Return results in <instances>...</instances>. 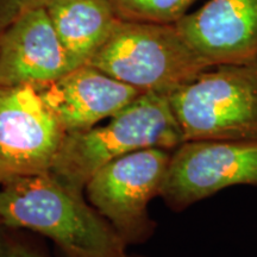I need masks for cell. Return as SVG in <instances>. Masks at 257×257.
Returning <instances> with one entry per match:
<instances>
[{
    "instance_id": "cell-1",
    "label": "cell",
    "mask_w": 257,
    "mask_h": 257,
    "mask_svg": "<svg viewBox=\"0 0 257 257\" xmlns=\"http://www.w3.org/2000/svg\"><path fill=\"white\" fill-rule=\"evenodd\" d=\"M0 221L53 240L66 257H125V242L81 193L51 172L0 180Z\"/></svg>"
},
{
    "instance_id": "cell-2",
    "label": "cell",
    "mask_w": 257,
    "mask_h": 257,
    "mask_svg": "<svg viewBox=\"0 0 257 257\" xmlns=\"http://www.w3.org/2000/svg\"><path fill=\"white\" fill-rule=\"evenodd\" d=\"M184 142L169 95L144 92L104 126L66 134L50 172L82 194L88 180L111 161L148 148L173 152Z\"/></svg>"
},
{
    "instance_id": "cell-3",
    "label": "cell",
    "mask_w": 257,
    "mask_h": 257,
    "mask_svg": "<svg viewBox=\"0 0 257 257\" xmlns=\"http://www.w3.org/2000/svg\"><path fill=\"white\" fill-rule=\"evenodd\" d=\"M87 64L142 93L170 95L211 66L174 24L118 19Z\"/></svg>"
},
{
    "instance_id": "cell-4",
    "label": "cell",
    "mask_w": 257,
    "mask_h": 257,
    "mask_svg": "<svg viewBox=\"0 0 257 257\" xmlns=\"http://www.w3.org/2000/svg\"><path fill=\"white\" fill-rule=\"evenodd\" d=\"M186 141H257V59L202 70L169 95Z\"/></svg>"
},
{
    "instance_id": "cell-5",
    "label": "cell",
    "mask_w": 257,
    "mask_h": 257,
    "mask_svg": "<svg viewBox=\"0 0 257 257\" xmlns=\"http://www.w3.org/2000/svg\"><path fill=\"white\" fill-rule=\"evenodd\" d=\"M170 155L162 148L137 150L108 162L88 180L89 202L125 244L146 242L155 230L148 205L160 195Z\"/></svg>"
},
{
    "instance_id": "cell-6",
    "label": "cell",
    "mask_w": 257,
    "mask_h": 257,
    "mask_svg": "<svg viewBox=\"0 0 257 257\" xmlns=\"http://www.w3.org/2000/svg\"><path fill=\"white\" fill-rule=\"evenodd\" d=\"M233 186L257 187V141H186L172 152L160 197L181 212Z\"/></svg>"
},
{
    "instance_id": "cell-7",
    "label": "cell",
    "mask_w": 257,
    "mask_h": 257,
    "mask_svg": "<svg viewBox=\"0 0 257 257\" xmlns=\"http://www.w3.org/2000/svg\"><path fill=\"white\" fill-rule=\"evenodd\" d=\"M66 137L34 86L0 85V173L50 172Z\"/></svg>"
},
{
    "instance_id": "cell-8",
    "label": "cell",
    "mask_w": 257,
    "mask_h": 257,
    "mask_svg": "<svg viewBox=\"0 0 257 257\" xmlns=\"http://www.w3.org/2000/svg\"><path fill=\"white\" fill-rule=\"evenodd\" d=\"M44 6L31 9L0 31V85L38 86L76 68Z\"/></svg>"
},
{
    "instance_id": "cell-9",
    "label": "cell",
    "mask_w": 257,
    "mask_h": 257,
    "mask_svg": "<svg viewBox=\"0 0 257 257\" xmlns=\"http://www.w3.org/2000/svg\"><path fill=\"white\" fill-rule=\"evenodd\" d=\"M35 88L66 134L95 126L142 94L87 63Z\"/></svg>"
},
{
    "instance_id": "cell-10",
    "label": "cell",
    "mask_w": 257,
    "mask_h": 257,
    "mask_svg": "<svg viewBox=\"0 0 257 257\" xmlns=\"http://www.w3.org/2000/svg\"><path fill=\"white\" fill-rule=\"evenodd\" d=\"M175 25L211 66L257 59V0H208Z\"/></svg>"
},
{
    "instance_id": "cell-11",
    "label": "cell",
    "mask_w": 257,
    "mask_h": 257,
    "mask_svg": "<svg viewBox=\"0 0 257 257\" xmlns=\"http://www.w3.org/2000/svg\"><path fill=\"white\" fill-rule=\"evenodd\" d=\"M43 6L78 67L88 63L119 19L110 0H46Z\"/></svg>"
},
{
    "instance_id": "cell-12",
    "label": "cell",
    "mask_w": 257,
    "mask_h": 257,
    "mask_svg": "<svg viewBox=\"0 0 257 257\" xmlns=\"http://www.w3.org/2000/svg\"><path fill=\"white\" fill-rule=\"evenodd\" d=\"M197 0H110L117 17L123 21L174 24Z\"/></svg>"
},
{
    "instance_id": "cell-13",
    "label": "cell",
    "mask_w": 257,
    "mask_h": 257,
    "mask_svg": "<svg viewBox=\"0 0 257 257\" xmlns=\"http://www.w3.org/2000/svg\"><path fill=\"white\" fill-rule=\"evenodd\" d=\"M44 2L46 0H0V31L25 11L43 6Z\"/></svg>"
},
{
    "instance_id": "cell-14",
    "label": "cell",
    "mask_w": 257,
    "mask_h": 257,
    "mask_svg": "<svg viewBox=\"0 0 257 257\" xmlns=\"http://www.w3.org/2000/svg\"><path fill=\"white\" fill-rule=\"evenodd\" d=\"M3 257H47L21 240L3 238Z\"/></svg>"
},
{
    "instance_id": "cell-15",
    "label": "cell",
    "mask_w": 257,
    "mask_h": 257,
    "mask_svg": "<svg viewBox=\"0 0 257 257\" xmlns=\"http://www.w3.org/2000/svg\"><path fill=\"white\" fill-rule=\"evenodd\" d=\"M3 238H4V236L0 233V257H3Z\"/></svg>"
},
{
    "instance_id": "cell-16",
    "label": "cell",
    "mask_w": 257,
    "mask_h": 257,
    "mask_svg": "<svg viewBox=\"0 0 257 257\" xmlns=\"http://www.w3.org/2000/svg\"><path fill=\"white\" fill-rule=\"evenodd\" d=\"M125 257H130V256H125ZM131 257H143V256H131Z\"/></svg>"
},
{
    "instance_id": "cell-17",
    "label": "cell",
    "mask_w": 257,
    "mask_h": 257,
    "mask_svg": "<svg viewBox=\"0 0 257 257\" xmlns=\"http://www.w3.org/2000/svg\"><path fill=\"white\" fill-rule=\"evenodd\" d=\"M3 179V174H2V173H0V180H2Z\"/></svg>"
}]
</instances>
